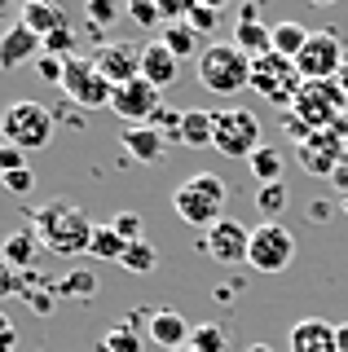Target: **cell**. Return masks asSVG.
Masks as SVG:
<instances>
[{
	"label": "cell",
	"mask_w": 348,
	"mask_h": 352,
	"mask_svg": "<svg viewBox=\"0 0 348 352\" xmlns=\"http://www.w3.org/2000/svg\"><path fill=\"white\" fill-rule=\"evenodd\" d=\"M234 49L243 53V58H265V53H274V27H260L256 18H243L234 27Z\"/></svg>",
	"instance_id": "cell-21"
},
{
	"label": "cell",
	"mask_w": 348,
	"mask_h": 352,
	"mask_svg": "<svg viewBox=\"0 0 348 352\" xmlns=\"http://www.w3.org/2000/svg\"><path fill=\"white\" fill-rule=\"evenodd\" d=\"M190 348H194V352H230V326H221V322L194 326Z\"/></svg>",
	"instance_id": "cell-27"
},
{
	"label": "cell",
	"mask_w": 348,
	"mask_h": 352,
	"mask_svg": "<svg viewBox=\"0 0 348 352\" xmlns=\"http://www.w3.org/2000/svg\"><path fill=\"white\" fill-rule=\"evenodd\" d=\"M265 146L260 141V119L243 106H230V110H216V141L212 150H221L225 159H252V154Z\"/></svg>",
	"instance_id": "cell-7"
},
{
	"label": "cell",
	"mask_w": 348,
	"mask_h": 352,
	"mask_svg": "<svg viewBox=\"0 0 348 352\" xmlns=\"http://www.w3.org/2000/svg\"><path fill=\"white\" fill-rule=\"evenodd\" d=\"M9 339H18V330H14V322H9L5 313H0V344H9Z\"/></svg>",
	"instance_id": "cell-44"
},
{
	"label": "cell",
	"mask_w": 348,
	"mask_h": 352,
	"mask_svg": "<svg viewBox=\"0 0 348 352\" xmlns=\"http://www.w3.org/2000/svg\"><path fill=\"white\" fill-rule=\"evenodd\" d=\"M344 97L348 93L335 80H304L300 97L291 102V115H296L309 132L335 128V124H344Z\"/></svg>",
	"instance_id": "cell-5"
},
{
	"label": "cell",
	"mask_w": 348,
	"mask_h": 352,
	"mask_svg": "<svg viewBox=\"0 0 348 352\" xmlns=\"http://www.w3.org/2000/svg\"><path fill=\"white\" fill-rule=\"evenodd\" d=\"M177 352H194V348H190V344H186V348H177Z\"/></svg>",
	"instance_id": "cell-53"
},
{
	"label": "cell",
	"mask_w": 348,
	"mask_h": 352,
	"mask_svg": "<svg viewBox=\"0 0 348 352\" xmlns=\"http://www.w3.org/2000/svg\"><path fill=\"white\" fill-rule=\"evenodd\" d=\"M84 14H89V27L93 31H106V27H115L119 14H128V9H124V0H89Z\"/></svg>",
	"instance_id": "cell-31"
},
{
	"label": "cell",
	"mask_w": 348,
	"mask_h": 352,
	"mask_svg": "<svg viewBox=\"0 0 348 352\" xmlns=\"http://www.w3.org/2000/svg\"><path fill=\"white\" fill-rule=\"evenodd\" d=\"M247 163H252V176H256L260 185H274V181H282V154H278L274 146H260V150H256Z\"/></svg>",
	"instance_id": "cell-30"
},
{
	"label": "cell",
	"mask_w": 348,
	"mask_h": 352,
	"mask_svg": "<svg viewBox=\"0 0 348 352\" xmlns=\"http://www.w3.org/2000/svg\"><path fill=\"white\" fill-rule=\"evenodd\" d=\"M124 9H128V18H133L141 31H155L159 22H163V14H159L155 0H124Z\"/></svg>",
	"instance_id": "cell-34"
},
{
	"label": "cell",
	"mask_w": 348,
	"mask_h": 352,
	"mask_svg": "<svg viewBox=\"0 0 348 352\" xmlns=\"http://www.w3.org/2000/svg\"><path fill=\"white\" fill-rule=\"evenodd\" d=\"M335 339H340V352H348V322L335 326Z\"/></svg>",
	"instance_id": "cell-46"
},
{
	"label": "cell",
	"mask_w": 348,
	"mask_h": 352,
	"mask_svg": "<svg viewBox=\"0 0 348 352\" xmlns=\"http://www.w3.org/2000/svg\"><path fill=\"white\" fill-rule=\"evenodd\" d=\"M102 352H141V335L137 330H128V326H115V330H106L102 335V344H97Z\"/></svg>",
	"instance_id": "cell-33"
},
{
	"label": "cell",
	"mask_w": 348,
	"mask_h": 352,
	"mask_svg": "<svg viewBox=\"0 0 348 352\" xmlns=\"http://www.w3.org/2000/svg\"><path fill=\"white\" fill-rule=\"evenodd\" d=\"M53 119H58V124H67V128H84V115H80V110H58Z\"/></svg>",
	"instance_id": "cell-43"
},
{
	"label": "cell",
	"mask_w": 348,
	"mask_h": 352,
	"mask_svg": "<svg viewBox=\"0 0 348 352\" xmlns=\"http://www.w3.org/2000/svg\"><path fill=\"white\" fill-rule=\"evenodd\" d=\"M111 229H115L124 242H141V216H137V212H119V216L111 220Z\"/></svg>",
	"instance_id": "cell-38"
},
{
	"label": "cell",
	"mask_w": 348,
	"mask_h": 352,
	"mask_svg": "<svg viewBox=\"0 0 348 352\" xmlns=\"http://www.w3.org/2000/svg\"><path fill=\"white\" fill-rule=\"evenodd\" d=\"M172 212L194 229H212L225 212V181L216 172H194L172 190Z\"/></svg>",
	"instance_id": "cell-3"
},
{
	"label": "cell",
	"mask_w": 348,
	"mask_h": 352,
	"mask_svg": "<svg viewBox=\"0 0 348 352\" xmlns=\"http://www.w3.org/2000/svg\"><path fill=\"white\" fill-rule=\"evenodd\" d=\"M27 168V150H18V146H5L0 141V176H9V172H23Z\"/></svg>",
	"instance_id": "cell-39"
},
{
	"label": "cell",
	"mask_w": 348,
	"mask_h": 352,
	"mask_svg": "<svg viewBox=\"0 0 348 352\" xmlns=\"http://www.w3.org/2000/svg\"><path fill=\"white\" fill-rule=\"evenodd\" d=\"M124 150L133 154L137 163H163V154H168V137H163L159 128H150V124H133V128H124Z\"/></svg>",
	"instance_id": "cell-19"
},
{
	"label": "cell",
	"mask_w": 348,
	"mask_h": 352,
	"mask_svg": "<svg viewBox=\"0 0 348 352\" xmlns=\"http://www.w3.org/2000/svg\"><path fill=\"white\" fill-rule=\"evenodd\" d=\"M18 295L36 308V313H49L53 304H58V282L45 278V273H36V269H27L23 273V286H18Z\"/></svg>",
	"instance_id": "cell-23"
},
{
	"label": "cell",
	"mask_w": 348,
	"mask_h": 352,
	"mask_svg": "<svg viewBox=\"0 0 348 352\" xmlns=\"http://www.w3.org/2000/svg\"><path fill=\"white\" fill-rule=\"evenodd\" d=\"M146 330H150V339L163 348V352H177V348H186L190 344V322L177 313V308H150L146 313Z\"/></svg>",
	"instance_id": "cell-15"
},
{
	"label": "cell",
	"mask_w": 348,
	"mask_h": 352,
	"mask_svg": "<svg viewBox=\"0 0 348 352\" xmlns=\"http://www.w3.org/2000/svg\"><path fill=\"white\" fill-rule=\"evenodd\" d=\"M344 216H348V194H344Z\"/></svg>",
	"instance_id": "cell-52"
},
{
	"label": "cell",
	"mask_w": 348,
	"mask_h": 352,
	"mask_svg": "<svg viewBox=\"0 0 348 352\" xmlns=\"http://www.w3.org/2000/svg\"><path fill=\"white\" fill-rule=\"evenodd\" d=\"M62 93L71 97L75 110H111V97L115 88L106 84V75L93 66V58H71L67 62V75H62Z\"/></svg>",
	"instance_id": "cell-9"
},
{
	"label": "cell",
	"mask_w": 348,
	"mask_h": 352,
	"mask_svg": "<svg viewBox=\"0 0 348 352\" xmlns=\"http://www.w3.org/2000/svg\"><path fill=\"white\" fill-rule=\"evenodd\" d=\"M27 225L36 229L40 247L53 251V256H84L89 242H93V229H97L93 220H89V212L75 207L71 198H53V203L31 207Z\"/></svg>",
	"instance_id": "cell-1"
},
{
	"label": "cell",
	"mask_w": 348,
	"mask_h": 352,
	"mask_svg": "<svg viewBox=\"0 0 348 352\" xmlns=\"http://www.w3.org/2000/svg\"><path fill=\"white\" fill-rule=\"evenodd\" d=\"M296 260V234L278 220H260L252 229V247H247V264L256 273H282Z\"/></svg>",
	"instance_id": "cell-8"
},
{
	"label": "cell",
	"mask_w": 348,
	"mask_h": 352,
	"mask_svg": "<svg viewBox=\"0 0 348 352\" xmlns=\"http://www.w3.org/2000/svg\"><path fill=\"white\" fill-rule=\"evenodd\" d=\"M124 251H128V242L119 238L111 225H97V229H93L89 256H97V260H124Z\"/></svg>",
	"instance_id": "cell-29"
},
{
	"label": "cell",
	"mask_w": 348,
	"mask_h": 352,
	"mask_svg": "<svg viewBox=\"0 0 348 352\" xmlns=\"http://www.w3.org/2000/svg\"><path fill=\"white\" fill-rule=\"evenodd\" d=\"M0 181H5V190H9V194H31V190H36V172H31V168L9 172V176H0Z\"/></svg>",
	"instance_id": "cell-40"
},
{
	"label": "cell",
	"mask_w": 348,
	"mask_h": 352,
	"mask_svg": "<svg viewBox=\"0 0 348 352\" xmlns=\"http://www.w3.org/2000/svg\"><path fill=\"white\" fill-rule=\"evenodd\" d=\"M212 141H216V110H186V119H181V137H177V146L208 150Z\"/></svg>",
	"instance_id": "cell-22"
},
{
	"label": "cell",
	"mask_w": 348,
	"mask_h": 352,
	"mask_svg": "<svg viewBox=\"0 0 348 352\" xmlns=\"http://www.w3.org/2000/svg\"><path fill=\"white\" fill-rule=\"evenodd\" d=\"M18 22H27V27L36 31L40 40L53 36V31H62V27H71L67 9H62L58 0H23V9H18Z\"/></svg>",
	"instance_id": "cell-18"
},
{
	"label": "cell",
	"mask_w": 348,
	"mask_h": 352,
	"mask_svg": "<svg viewBox=\"0 0 348 352\" xmlns=\"http://www.w3.org/2000/svg\"><path fill=\"white\" fill-rule=\"evenodd\" d=\"M119 264H124L128 273H155V264H159V251L150 247L146 238H141V242H128V251H124V260H119Z\"/></svg>",
	"instance_id": "cell-32"
},
{
	"label": "cell",
	"mask_w": 348,
	"mask_h": 352,
	"mask_svg": "<svg viewBox=\"0 0 348 352\" xmlns=\"http://www.w3.org/2000/svg\"><path fill=\"white\" fill-rule=\"evenodd\" d=\"M247 352H274V348H269V344H252V348H247Z\"/></svg>",
	"instance_id": "cell-50"
},
{
	"label": "cell",
	"mask_w": 348,
	"mask_h": 352,
	"mask_svg": "<svg viewBox=\"0 0 348 352\" xmlns=\"http://www.w3.org/2000/svg\"><path fill=\"white\" fill-rule=\"evenodd\" d=\"M309 36H313V31L300 27V22H278V27H274V53H282V58L296 62L304 53V44H309Z\"/></svg>",
	"instance_id": "cell-26"
},
{
	"label": "cell",
	"mask_w": 348,
	"mask_h": 352,
	"mask_svg": "<svg viewBox=\"0 0 348 352\" xmlns=\"http://www.w3.org/2000/svg\"><path fill=\"white\" fill-rule=\"evenodd\" d=\"M159 40L172 49V58H177V62H181V58H194V53H203V49H199V31H194L190 22H168V27L159 31Z\"/></svg>",
	"instance_id": "cell-25"
},
{
	"label": "cell",
	"mask_w": 348,
	"mask_h": 352,
	"mask_svg": "<svg viewBox=\"0 0 348 352\" xmlns=\"http://www.w3.org/2000/svg\"><path fill=\"white\" fill-rule=\"evenodd\" d=\"M155 5H159L163 22H186V9H190V0H155Z\"/></svg>",
	"instance_id": "cell-42"
},
{
	"label": "cell",
	"mask_w": 348,
	"mask_h": 352,
	"mask_svg": "<svg viewBox=\"0 0 348 352\" xmlns=\"http://www.w3.org/2000/svg\"><path fill=\"white\" fill-rule=\"evenodd\" d=\"M36 71L45 84H62V75H67V58H53V53H40L36 58Z\"/></svg>",
	"instance_id": "cell-37"
},
{
	"label": "cell",
	"mask_w": 348,
	"mask_h": 352,
	"mask_svg": "<svg viewBox=\"0 0 348 352\" xmlns=\"http://www.w3.org/2000/svg\"><path fill=\"white\" fill-rule=\"evenodd\" d=\"M97 273L93 269H71L67 278L58 282V300H71V304H84V300H97Z\"/></svg>",
	"instance_id": "cell-24"
},
{
	"label": "cell",
	"mask_w": 348,
	"mask_h": 352,
	"mask_svg": "<svg viewBox=\"0 0 348 352\" xmlns=\"http://www.w3.org/2000/svg\"><path fill=\"white\" fill-rule=\"evenodd\" d=\"M159 88L150 84V80H133V84H119L115 88V97H111V110L119 119H124V128H133V124H146V119H155V110H159Z\"/></svg>",
	"instance_id": "cell-12"
},
{
	"label": "cell",
	"mask_w": 348,
	"mask_h": 352,
	"mask_svg": "<svg viewBox=\"0 0 348 352\" xmlns=\"http://www.w3.org/2000/svg\"><path fill=\"white\" fill-rule=\"evenodd\" d=\"M199 5H208V9H216V14H221V9L230 5V0H199Z\"/></svg>",
	"instance_id": "cell-48"
},
{
	"label": "cell",
	"mask_w": 348,
	"mask_h": 352,
	"mask_svg": "<svg viewBox=\"0 0 348 352\" xmlns=\"http://www.w3.org/2000/svg\"><path fill=\"white\" fill-rule=\"evenodd\" d=\"M36 256H40V238H36V229H31V225L14 229V234H5V242H0V260L14 264L18 273L36 269Z\"/></svg>",
	"instance_id": "cell-20"
},
{
	"label": "cell",
	"mask_w": 348,
	"mask_h": 352,
	"mask_svg": "<svg viewBox=\"0 0 348 352\" xmlns=\"http://www.w3.org/2000/svg\"><path fill=\"white\" fill-rule=\"evenodd\" d=\"M199 84L216 97H234L243 88H252V58L234 49V40L203 44L199 53Z\"/></svg>",
	"instance_id": "cell-2"
},
{
	"label": "cell",
	"mask_w": 348,
	"mask_h": 352,
	"mask_svg": "<svg viewBox=\"0 0 348 352\" xmlns=\"http://www.w3.org/2000/svg\"><path fill=\"white\" fill-rule=\"evenodd\" d=\"M18 286H23V273H18L14 264H5V260H0V300L18 295Z\"/></svg>",
	"instance_id": "cell-41"
},
{
	"label": "cell",
	"mask_w": 348,
	"mask_h": 352,
	"mask_svg": "<svg viewBox=\"0 0 348 352\" xmlns=\"http://www.w3.org/2000/svg\"><path fill=\"white\" fill-rule=\"evenodd\" d=\"M177 75H181V62L172 58V49L163 40H150V44H141V80H150L163 93V88H172L177 84Z\"/></svg>",
	"instance_id": "cell-16"
},
{
	"label": "cell",
	"mask_w": 348,
	"mask_h": 352,
	"mask_svg": "<svg viewBox=\"0 0 348 352\" xmlns=\"http://www.w3.org/2000/svg\"><path fill=\"white\" fill-rule=\"evenodd\" d=\"M14 9H18V0H0V22L14 18Z\"/></svg>",
	"instance_id": "cell-45"
},
{
	"label": "cell",
	"mask_w": 348,
	"mask_h": 352,
	"mask_svg": "<svg viewBox=\"0 0 348 352\" xmlns=\"http://www.w3.org/2000/svg\"><path fill=\"white\" fill-rule=\"evenodd\" d=\"M287 203H291L287 181H274V185H260L256 190V212L265 220H278V212H287Z\"/></svg>",
	"instance_id": "cell-28"
},
{
	"label": "cell",
	"mask_w": 348,
	"mask_h": 352,
	"mask_svg": "<svg viewBox=\"0 0 348 352\" xmlns=\"http://www.w3.org/2000/svg\"><path fill=\"white\" fill-rule=\"evenodd\" d=\"M252 88L265 97V102L291 110V102H296L300 88H304V75H300V66L291 58H282V53H265V58L252 62Z\"/></svg>",
	"instance_id": "cell-6"
},
{
	"label": "cell",
	"mask_w": 348,
	"mask_h": 352,
	"mask_svg": "<svg viewBox=\"0 0 348 352\" xmlns=\"http://www.w3.org/2000/svg\"><path fill=\"white\" fill-rule=\"evenodd\" d=\"M75 27H62V31H53V36H45V53H53V58H80V53H75Z\"/></svg>",
	"instance_id": "cell-35"
},
{
	"label": "cell",
	"mask_w": 348,
	"mask_h": 352,
	"mask_svg": "<svg viewBox=\"0 0 348 352\" xmlns=\"http://www.w3.org/2000/svg\"><path fill=\"white\" fill-rule=\"evenodd\" d=\"M93 66L106 75V84L119 88V84H133L141 80V49H133V44H97L93 53Z\"/></svg>",
	"instance_id": "cell-13"
},
{
	"label": "cell",
	"mask_w": 348,
	"mask_h": 352,
	"mask_svg": "<svg viewBox=\"0 0 348 352\" xmlns=\"http://www.w3.org/2000/svg\"><path fill=\"white\" fill-rule=\"evenodd\" d=\"M291 352H340L335 326L322 322V317H304V322H296L291 326Z\"/></svg>",
	"instance_id": "cell-17"
},
{
	"label": "cell",
	"mask_w": 348,
	"mask_h": 352,
	"mask_svg": "<svg viewBox=\"0 0 348 352\" xmlns=\"http://www.w3.org/2000/svg\"><path fill=\"white\" fill-rule=\"evenodd\" d=\"M309 5H335V0H309Z\"/></svg>",
	"instance_id": "cell-51"
},
{
	"label": "cell",
	"mask_w": 348,
	"mask_h": 352,
	"mask_svg": "<svg viewBox=\"0 0 348 352\" xmlns=\"http://www.w3.org/2000/svg\"><path fill=\"white\" fill-rule=\"evenodd\" d=\"M53 132H58V119L49 115V106L31 102V97H23V102H9L5 110H0V141L5 146H18V150H45L53 141Z\"/></svg>",
	"instance_id": "cell-4"
},
{
	"label": "cell",
	"mask_w": 348,
	"mask_h": 352,
	"mask_svg": "<svg viewBox=\"0 0 348 352\" xmlns=\"http://www.w3.org/2000/svg\"><path fill=\"white\" fill-rule=\"evenodd\" d=\"M335 84H340L344 93H348V58H344V66H340V80H335Z\"/></svg>",
	"instance_id": "cell-47"
},
{
	"label": "cell",
	"mask_w": 348,
	"mask_h": 352,
	"mask_svg": "<svg viewBox=\"0 0 348 352\" xmlns=\"http://www.w3.org/2000/svg\"><path fill=\"white\" fill-rule=\"evenodd\" d=\"M344 44L335 31H313L309 44H304V53L296 58L300 75L304 80H340V66H344Z\"/></svg>",
	"instance_id": "cell-10"
},
{
	"label": "cell",
	"mask_w": 348,
	"mask_h": 352,
	"mask_svg": "<svg viewBox=\"0 0 348 352\" xmlns=\"http://www.w3.org/2000/svg\"><path fill=\"white\" fill-rule=\"evenodd\" d=\"M40 49H45V40H40L27 22H9V27L0 31V71H18V66L36 62Z\"/></svg>",
	"instance_id": "cell-14"
},
{
	"label": "cell",
	"mask_w": 348,
	"mask_h": 352,
	"mask_svg": "<svg viewBox=\"0 0 348 352\" xmlns=\"http://www.w3.org/2000/svg\"><path fill=\"white\" fill-rule=\"evenodd\" d=\"M0 352H18V339H9V344H0Z\"/></svg>",
	"instance_id": "cell-49"
},
{
	"label": "cell",
	"mask_w": 348,
	"mask_h": 352,
	"mask_svg": "<svg viewBox=\"0 0 348 352\" xmlns=\"http://www.w3.org/2000/svg\"><path fill=\"white\" fill-rule=\"evenodd\" d=\"M247 247H252V229L234 216H221L208 234H203V251H208L216 264H243Z\"/></svg>",
	"instance_id": "cell-11"
},
{
	"label": "cell",
	"mask_w": 348,
	"mask_h": 352,
	"mask_svg": "<svg viewBox=\"0 0 348 352\" xmlns=\"http://www.w3.org/2000/svg\"><path fill=\"white\" fill-rule=\"evenodd\" d=\"M186 22H190L194 31H199V36H212V31H216V22H221V14H216V9H208V5H199V0H190Z\"/></svg>",
	"instance_id": "cell-36"
}]
</instances>
